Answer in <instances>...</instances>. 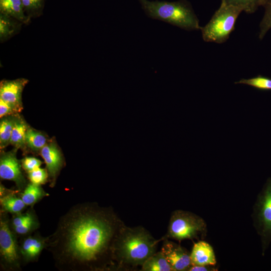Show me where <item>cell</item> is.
<instances>
[{
  "label": "cell",
  "instance_id": "1",
  "mask_svg": "<svg viewBox=\"0 0 271 271\" xmlns=\"http://www.w3.org/2000/svg\"><path fill=\"white\" fill-rule=\"evenodd\" d=\"M119 225L110 208L95 203H78L60 217L55 231L48 236L46 249L60 271L110 269Z\"/></svg>",
  "mask_w": 271,
  "mask_h": 271
},
{
  "label": "cell",
  "instance_id": "2",
  "mask_svg": "<svg viewBox=\"0 0 271 271\" xmlns=\"http://www.w3.org/2000/svg\"><path fill=\"white\" fill-rule=\"evenodd\" d=\"M159 240L142 227L120 226L112 247V260L119 265H142L156 252Z\"/></svg>",
  "mask_w": 271,
  "mask_h": 271
},
{
  "label": "cell",
  "instance_id": "3",
  "mask_svg": "<svg viewBox=\"0 0 271 271\" xmlns=\"http://www.w3.org/2000/svg\"><path fill=\"white\" fill-rule=\"evenodd\" d=\"M150 18L169 23L187 31L201 30L199 21L185 0L169 2L139 0Z\"/></svg>",
  "mask_w": 271,
  "mask_h": 271
},
{
  "label": "cell",
  "instance_id": "4",
  "mask_svg": "<svg viewBox=\"0 0 271 271\" xmlns=\"http://www.w3.org/2000/svg\"><path fill=\"white\" fill-rule=\"evenodd\" d=\"M207 232V224L201 217L189 211L176 210L171 214L166 234L160 240L204 239Z\"/></svg>",
  "mask_w": 271,
  "mask_h": 271
},
{
  "label": "cell",
  "instance_id": "5",
  "mask_svg": "<svg viewBox=\"0 0 271 271\" xmlns=\"http://www.w3.org/2000/svg\"><path fill=\"white\" fill-rule=\"evenodd\" d=\"M242 11L222 3L209 22L201 31L203 40L206 42L221 44L225 42L235 29V25Z\"/></svg>",
  "mask_w": 271,
  "mask_h": 271
},
{
  "label": "cell",
  "instance_id": "6",
  "mask_svg": "<svg viewBox=\"0 0 271 271\" xmlns=\"http://www.w3.org/2000/svg\"><path fill=\"white\" fill-rule=\"evenodd\" d=\"M18 238L12 229L8 213L0 210V267L4 271H21Z\"/></svg>",
  "mask_w": 271,
  "mask_h": 271
},
{
  "label": "cell",
  "instance_id": "7",
  "mask_svg": "<svg viewBox=\"0 0 271 271\" xmlns=\"http://www.w3.org/2000/svg\"><path fill=\"white\" fill-rule=\"evenodd\" d=\"M252 217L254 226L262 239L264 250L271 238V178L254 204Z\"/></svg>",
  "mask_w": 271,
  "mask_h": 271
},
{
  "label": "cell",
  "instance_id": "8",
  "mask_svg": "<svg viewBox=\"0 0 271 271\" xmlns=\"http://www.w3.org/2000/svg\"><path fill=\"white\" fill-rule=\"evenodd\" d=\"M17 149L2 153L0 157V178L13 181L18 190L22 192L28 185L22 171L21 162L16 156Z\"/></svg>",
  "mask_w": 271,
  "mask_h": 271
},
{
  "label": "cell",
  "instance_id": "9",
  "mask_svg": "<svg viewBox=\"0 0 271 271\" xmlns=\"http://www.w3.org/2000/svg\"><path fill=\"white\" fill-rule=\"evenodd\" d=\"M48 240V236H43L38 231L20 238L19 251L22 265L37 262L42 251L47 248Z\"/></svg>",
  "mask_w": 271,
  "mask_h": 271
},
{
  "label": "cell",
  "instance_id": "10",
  "mask_svg": "<svg viewBox=\"0 0 271 271\" xmlns=\"http://www.w3.org/2000/svg\"><path fill=\"white\" fill-rule=\"evenodd\" d=\"M161 251L171 266L173 271L188 270L192 265L190 253L180 244L170 241L163 240Z\"/></svg>",
  "mask_w": 271,
  "mask_h": 271
},
{
  "label": "cell",
  "instance_id": "11",
  "mask_svg": "<svg viewBox=\"0 0 271 271\" xmlns=\"http://www.w3.org/2000/svg\"><path fill=\"white\" fill-rule=\"evenodd\" d=\"M40 154L49 174V186L53 188L65 164L62 154L54 142L47 144L41 150Z\"/></svg>",
  "mask_w": 271,
  "mask_h": 271
},
{
  "label": "cell",
  "instance_id": "12",
  "mask_svg": "<svg viewBox=\"0 0 271 271\" xmlns=\"http://www.w3.org/2000/svg\"><path fill=\"white\" fill-rule=\"evenodd\" d=\"M28 82L25 78L4 80L0 83V99L8 103L16 112L23 109L22 94L24 88Z\"/></svg>",
  "mask_w": 271,
  "mask_h": 271
},
{
  "label": "cell",
  "instance_id": "13",
  "mask_svg": "<svg viewBox=\"0 0 271 271\" xmlns=\"http://www.w3.org/2000/svg\"><path fill=\"white\" fill-rule=\"evenodd\" d=\"M192 265H215L216 256L212 246L208 242L199 240L194 243L190 253Z\"/></svg>",
  "mask_w": 271,
  "mask_h": 271
},
{
  "label": "cell",
  "instance_id": "14",
  "mask_svg": "<svg viewBox=\"0 0 271 271\" xmlns=\"http://www.w3.org/2000/svg\"><path fill=\"white\" fill-rule=\"evenodd\" d=\"M1 14L11 17L23 24L30 22L29 18L24 13L21 0H0Z\"/></svg>",
  "mask_w": 271,
  "mask_h": 271
},
{
  "label": "cell",
  "instance_id": "15",
  "mask_svg": "<svg viewBox=\"0 0 271 271\" xmlns=\"http://www.w3.org/2000/svg\"><path fill=\"white\" fill-rule=\"evenodd\" d=\"M18 189L11 193L0 197L1 210L12 215L22 212L28 206L19 195Z\"/></svg>",
  "mask_w": 271,
  "mask_h": 271
},
{
  "label": "cell",
  "instance_id": "16",
  "mask_svg": "<svg viewBox=\"0 0 271 271\" xmlns=\"http://www.w3.org/2000/svg\"><path fill=\"white\" fill-rule=\"evenodd\" d=\"M19 195L28 207H34L36 203L50 195L41 185L30 182Z\"/></svg>",
  "mask_w": 271,
  "mask_h": 271
},
{
  "label": "cell",
  "instance_id": "17",
  "mask_svg": "<svg viewBox=\"0 0 271 271\" xmlns=\"http://www.w3.org/2000/svg\"><path fill=\"white\" fill-rule=\"evenodd\" d=\"M23 24L8 16L0 15V40L3 42L9 39L20 30Z\"/></svg>",
  "mask_w": 271,
  "mask_h": 271
},
{
  "label": "cell",
  "instance_id": "18",
  "mask_svg": "<svg viewBox=\"0 0 271 271\" xmlns=\"http://www.w3.org/2000/svg\"><path fill=\"white\" fill-rule=\"evenodd\" d=\"M143 271H173L162 252H156L142 265Z\"/></svg>",
  "mask_w": 271,
  "mask_h": 271
},
{
  "label": "cell",
  "instance_id": "19",
  "mask_svg": "<svg viewBox=\"0 0 271 271\" xmlns=\"http://www.w3.org/2000/svg\"><path fill=\"white\" fill-rule=\"evenodd\" d=\"M28 126L23 119L15 117L12 129L11 144L16 149H23L26 144L25 137Z\"/></svg>",
  "mask_w": 271,
  "mask_h": 271
},
{
  "label": "cell",
  "instance_id": "20",
  "mask_svg": "<svg viewBox=\"0 0 271 271\" xmlns=\"http://www.w3.org/2000/svg\"><path fill=\"white\" fill-rule=\"evenodd\" d=\"M26 144L33 151H38L47 144L46 137L41 132L28 127L25 137Z\"/></svg>",
  "mask_w": 271,
  "mask_h": 271
},
{
  "label": "cell",
  "instance_id": "21",
  "mask_svg": "<svg viewBox=\"0 0 271 271\" xmlns=\"http://www.w3.org/2000/svg\"><path fill=\"white\" fill-rule=\"evenodd\" d=\"M264 0H221V2L236 7L247 14L254 13Z\"/></svg>",
  "mask_w": 271,
  "mask_h": 271
},
{
  "label": "cell",
  "instance_id": "22",
  "mask_svg": "<svg viewBox=\"0 0 271 271\" xmlns=\"http://www.w3.org/2000/svg\"><path fill=\"white\" fill-rule=\"evenodd\" d=\"M15 117H4L0 122V148L3 149L11 144Z\"/></svg>",
  "mask_w": 271,
  "mask_h": 271
},
{
  "label": "cell",
  "instance_id": "23",
  "mask_svg": "<svg viewBox=\"0 0 271 271\" xmlns=\"http://www.w3.org/2000/svg\"><path fill=\"white\" fill-rule=\"evenodd\" d=\"M40 226V223L37 214H36L22 225L11 228L18 238H20L33 234L37 231Z\"/></svg>",
  "mask_w": 271,
  "mask_h": 271
},
{
  "label": "cell",
  "instance_id": "24",
  "mask_svg": "<svg viewBox=\"0 0 271 271\" xmlns=\"http://www.w3.org/2000/svg\"><path fill=\"white\" fill-rule=\"evenodd\" d=\"M234 83L247 85L261 90H271V79L260 75L249 79L243 78Z\"/></svg>",
  "mask_w": 271,
  "mask_h": 271
},
{
  "label": "cell",
  "instance_id": "25",
  "mask_svg": "<svg viewBox=\"0 0 271 271\" xmlns=\"http://www.w3.org/2000/svg\"><path fill=\"white\" fill-rule=\"evenodd\" d=\"M262 7L264 14L259 25V38L262 40L271 28V0H264Z\"/></svg>",
  "mask_w": 271,
  "mask_h": 271
},
{
  "label": "cell",
  "instance_id": "26",
  "mask_svg": "<svg viewBox=\"0 0 271 271\" xmlns=\"http://www.w3.org/2000/svg\"><path fill=\"white\" fill-rule=\"evenodd\" d=\"M28 178L30 183L41 186L49 181V174L46 169L39 167L28 172Z\"/></svg>",
  "mask_w": 271,
  "mask_h": 271
},
{
  "label": "cell",
  "instance_id": "27",
  "mask_svg": "<svg viewBox=\"0 0 271 271\" xmlns=\"http://www.w3.org/2000/svg\"><path fill=\"white\" fill-rule=\"evenodd\" d=\"M36 214L34 207H30L25 213L21 212L12 215L10 218V224L11 228L20 226L31 219Z\"/></svg>",
  "mask_w": 271,
  "mask_h": 271
},
{
  "label": "cell",
  "instance_id": "28",
  "mask_svg": "<svg viewBox=\"0 0 271 271\" xmlns=\"http://www.w3.org/2000/svg\"><path fill=\"white\" fill-rule=\"evenodd\" d=\"M21 162L23 169L27 173L40 167L42 164L39 159L31 157H26L23 159Z\"/></svg>",
  "mask_w": 271,
  "mask_h": 271
},
{
  "label": "cell",
  "instance_id": "29",
  "mask_svg": "<svg viewBox=\"0 0 271 271\" xmlns=\"http://www.w3.org/2000/svg\"><path fill=\"white\" fill-rule=\"evenodd\" d=\"M24 9L30 12L38 11L41 7L42 0H21Z\"/></svg>",
  "mask_w": 271,
  "mask_h": 271
},
{
  "label": "cell",
  "instance_id": "30",
  "mask_svg": "<svg viewBox=\"0 0 271 271\" xmlns=\"http://www.w3.org/2000/svg\"><path fill=\"white\" fill-rule=\"evenodd\" d=\"M16 113L15 109L2 99H0V117L3 118L6 116Z\"/></svg>",
  "mask_w": 271,
  "mask_h": 271
},
{
  "label": "cell",
  "instance_id": "31",
  "mask_svg": "<svg viewBox=\"0 0 271 271\" xmlns=\"http://www.w3.org/2000/svg\"><path fill=\"white\" fill-rule=\"evenodd\" d=\"M217 270L213 265H192L188 271H212Z\"/></svg>",
  "mask_w": 271,
  "mask_h": 271
},
{
  "label": "cell",
  "instance_id": "32",
  "mask_svg": "<svg viewBox=\"0 0 271 271\" xmlns=\"http://www.w3.org/2000/svg\"><path fill=\"white\" fill-rule=\"evenodd\" d=\"M16 190L7 189L3 184L1 183L0 184V197H3L7 194H9L10 193H11L12 192H14L16 191Z\"/></svg>",
  "mask_w": 271,
  "mask_h": 271
}]
</instances>
